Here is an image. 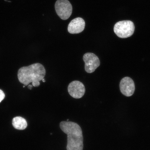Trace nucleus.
Here are the masks:
<instances>
[{"mask_svg": "<svg viewBox=\"0 0 150 150\" xmlns=\"http://www.w3.org/2000/svg\"><path fill=\"white\" fill-rule=\"evenodd\" d=\"M46 73L44 66L40 63H35L21 68L18 71V78L25 86L32 82L34 87H38L40 85L39 81L44 78Z\"/></svg>", "mask_w": 150, "mask_h": 150, "instance_id": "1", "label": "nucleus"}, {"mask_svg": "<svg viewBox=\"0 0 150 150\" xmlns=\"http://www.w3.org/2000/svg\"><path fill=\"white\" fill-rule=\"evenodd\" d=\"M60 127L67 135V150H83V136L79 125L74 122L62 121Z\"/></svg>", "mask_w": 150, "mask_h": 150, "instance_id": "2", "label": "nucleus"}, {"mask_svg": "<svg viewBox=\"0 0 150 150\" xmlns=\"http://www.w3.org/2000/svg\"><path fill=\"white\" fill-rule=\"evenodd\" d=\"M135 27L133 22L125 20L117 22L114 26V31L118 37L122 38H127L132 35Z\"/></svg>", "mask_w": 150, "mask_h": 150, "instance_id": "3", "label": "nucleus"}, {"mask_svg": "<svg viewBox=\"0 0 150 150\" xmlns=\"http://www.w3.org/2000/svg\"><path fill=\"white\" fill-rule=\"evenodd\" d=\"M55 9L58 16L63 20L68 19L72 12V5L68 0H57Z\"/></svg>", "mask_w": 150, "mask_h": 150, "instance_id": "4", "label": "nucleus"}, {"mask_svg": "<svg viewBox=\"0 0 150 150\" xmlns=\"http://www.w3.org/2000/svg\"><path fill=\"white\" fill-rule=\"evenodd\" d=\"M83 61L85 63V70L89 74L93 73L100 64L99 58L94 54L88 52L84 54Z\"/></svg>", "mask_w": 150, "mask_h": 150, "instance_id": "5", "label": "nucleus"}, {"mask_svg": "<svg viewBox=\"0 0 150 150\" xmlns=\"http://www.w3.org/2000/svg\"><path fill=\"white\" fill-rule=\"evenodd\" d=\"M85 88L82 82L78 81H74L69 84L68 87V92L71 96L76 99L82 98L85 93Z\"/></svg>", "mask_w": 150, "mask_h": 150, "instance_id": "6", "label": "nucleus"}, {"mask_svg": "<svg viewBox=\"0 0 150 150\" xmlns=\"http://www.w3.org/2000/svg\"><path fill=\"white\" fill-rule=\"evenodd\" d=\"M120 89L123 95L127 97L132 95L135 91V85L132 79L126 77L122 79L120 84Z\"/></svg>", "mask_w": 150, "mask_h": 150, "instance_id": "7", "label": "nucleus"}, {"mask_svg": "<svg viewBox=\"0 0 150 150\" xmlns=\"http://www.w3.org/2000/svg\"><path fill=\"white\" fill-rule=\"evenodd\" d=\"M85 26L83 18H77L71 21L68 27V31L71 34H78L83 31Z\"/></svg>", "mask_w": 150, "mask_h": 150, "instance_id": "8", "label": "nucleus"}, {"mask_svg": "<svg viewBox=\"0 0 150 150\" xmlns=\"http://www.w3.org/2000/svg\"><path fill=\"white\" fill-rule=\"evenodd\" d=\"M12 125L15 129L20 130H24L27 127V121L23 118L20 117L13 118Z\"/></svg>", "mask_w": 150, "mask_h": 150, "instance_id": "9", "label": "nucleus"}, {"mask_svg": "<svg viewBox=\"0 0 150 150\" xmlns=\"http://www.w3.org/2000/svg\"><path fill=\"white\" fill-rule=\"evenodd\" d=\"M5 95L4 92L1 89H0V103L5 98Z\"/></svg>", "mask_w": 150, "mask_h": 150, "instance_id": "10", "label": "nucleus"}, {"mask_svg": "<svg viewBox=\"0 0 150 150\" xmlns=\"http://www.w3.org/2000/svg\"><path fill=\"white\" fill-rule=\"evenodd\" d=\"M33 87V86L31 85H29L28 86V89L31 90L32 89V88Z\"/></svg>", "mask_w": 150, "mask_h": 150, "instance_id": "11", "label": "nucleus"}, {"mask_svg": "<svg viewBox=\"0 0 150 150\" xmlns=\"http://www.w3.org/2000/svg\"><path fill=\"white\" fill-rule=\"evenodd\" d=\"M42 82H45L46 81H45V80L44 79H42Z\"/></svg>", "mask_w": 150, "mask_h": 150, "instance_id": "12", "label": "nucleus"}, {"mask_svg": "<svg viewBox=\"0 0 150 150\" xmlns=\"http://www.w3.org/2000/svg\"><path fill=\"white\" fill-rule=\"evenodd\" d=\"M67 122L69 121V119H67Z\"/></svg>", "mask_w": 150, "mask_h": 150, "instance_id": "13", "label": "nucleus"}, {"mask_svg": "<svg viewBox=\"0 0 150 150\" xmlns=\"http://www.w3.org/2000/svg\"><path fill=\"white\" fill-rule=\"evenodd\" d=\"M25 86H23V88H24L25 87Z\"/></svg>", "mask_w": 150, "mask_h": 150, "instance_id": "14", "label": "nucleus"}]
</instances>
